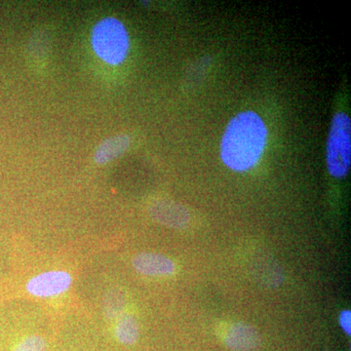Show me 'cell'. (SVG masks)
I'll list each match as a JSON object with an SVG mask.
<instances>
[{
    "mask_svg": "<svg viewBox=\"0 0 351 351\" xmlns=\"http://www.w3.org/2000/svg\"><path fill=\"white\" fill-rule=\"evenodd\" d=\"M140 336V328L135 316L123 314L120 316L114 326V337L121 345H135Z\"/></svg>",
    "mask_w": 351,
    "mask_h": 351,
    "instance_id": "9c48e42d",
    "label": "cell"
},
{
    "mask_svg": "<svg viewBox=\"0 0 351 351\" xmlns=\"http://www.w3.org/2000/svg\"><path fill=\"white\" fill-rule=\"evenodd\" d=\"M91 43L97 56L110 64H121L130 46L126 27L113 17L105 18L95 25Z\"/></svg>",
    "mask_w": 351,
    "mask_h": 351,
    "instance_id": "7a4b0ae2",
    "label": "cell"
},
{
    "mask_svg": "<svg viewBox=\"0 0 351 351\" xmlns=\"http://www.w3.org/2000/svg\"><path fill=\"white\" fill-rule=\"evenodd\" d=\"M152 218L161 225L182 230L189 226L191 216L188 209L180 203L169 199H157L149 205Z\"/></svg>",
    "mask_w": 351,
    "mask_h": 351,
    "instance_id": "5b68a950",
    "label": "cell"
},
{
    "mask_svg": "<svg viewBox=\"0 0 351 351\" xmlns=\"http://www.w3.org/2000/svg\"><path fill=\"white\" fill-rule=\"evenodd\" d=\"M125 301L123 295L119 292H112L106 300V313L108 318H119L121 316Z\"/></svg>",
    "mask_w": 351,
    "mask_h": 351,
    "instance_id": "30bf717a",
    "label": "cell"
},
{
    "mask_svg": "<svg viewBox=\"0 0 351 351\" xmlns=\"http://www.w3.org/2000/svg\"><path fill=\"white\" fill-rule=\"evenodd\" d=\"M136 271L145 276H170L175 274L177 267L170 258L161 254L141 253L133 260Z\"/></svg>",
    "mask_w": 351,
    "mask_h": 351,
    "instance_id": "52a82bcc",
    "label": "cell"
},
{
    "mask_svg": "<svg viewBox=\"0 0 351 351\" xmlns=\"http://www.w3.org/2000/svg\"><path fill=\"white\" fill-rule=\"evenodd\" d=\"M326 161L332 177L343 179L350 173L351 121L345 112H337L332 117L327 141Z\"/></svg>",
    "mask_w": 351,
    "mask_h": 351,
    "instance_id": "3957f363",
    "label": "cell"
},
{
    "mask_svg": "<svg viewBox=\"0 0 351 351\" xmlns=\"http://www.w3.org/2000/svg\"><path fill=\"white\" fill-rule=\"evenodd\" d=\"M46 343L43 337L38 335L24 338L11 351H45Z\"/></svg>",
    "mask_w": 351,
    "mask_h": 351,
    "instance_id": "8fae6325",
    "label": "cell"
},
{
    "mask_svg": "<svg viewBox=\"0 0 351 351\" xmlns=\"http://www.w3.org/2000/svg\"><path fill=\"white\" fill-rule=\"evenodd\" d=\"M73 278L64 270H52L32 277L27 283L29 295L36 298H53L64 294L71 287Z\"/></svg>",
    "mask_w": 351,
    "mask_h": 351,
    "instance_id": "277c9868",
    "label": "cell"
},
{
    "mask_svg": "<svg viewBox=\"0 0 351 351\" xmlns=\"http://www.w3.org/2000/svg\"><path fill=\"white\" fill-rule=\"evenodd\" d=\"M339 326L348 336L351 334V311L345 309L339 315Z\"/></svg>",
    "mask_w": 351,
    "mask_h": 351,
    "instance_id": "7c38bea8",
    "label": "cell"
},
{
    "mask_svg": "<svg viewBox=\"0 0 351 351\" xmlns=\"http://www.w3.org/2000/svg\"><path fill=\"white\" fill-rule=\"evenodd\" d=\"M130 144V137L126 134H119L106 138L95 151V162L100 165L112 162L125 154Z\"/></svg>",
    "mask_w": 351,
    "mask_h": 351,
    "instance_id": "ba28073f",
    "label": "cell"
},
{
    "mask_svg": "<svg viewBox=\"0 0 351 351\" xmlns=\"http://www.w3.org/2000/svg\"><path fill=\"white\" fill-rule=\"evenodd\" d=\"M223 341L232 351H255L261 345V336L251 325L233 323L223 332Z\"/></svg>",
    "mask_w": 351,
    "mask_h": 351,
    "instance_id": "8992f818",
    "label": "cell"
},
{
    "mask_svg": "<svg viewBox=\"0 0 351 351\" xmlns=\"http://www.w3.org/2000/svg\"><path fill=\"white\" fill-rule=\"evenodd\" d=\"M267 128L258 113H237L226 126L221 142V158L226 167L245 172L257 165L265 152Z\"/></svg>",
    "mask_w": 351,
    "mask_h": 351,
    "instance_id": "6da1fadb",
    "label": "cell"
}]
</instances>
